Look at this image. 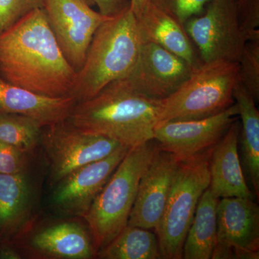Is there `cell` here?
Returning <instances> with one entry per match:
<instances>
[{
	"mask_svg": "<svg viewBox=\"0 0 259 259\" xmlns=\"http://www.w3.org/2000/svg\"><path fill=\"white\" fill-rule=\"evenodd\" d=\"M151 0H131V8L136 18H139Z\"/></svg>",
	"mask_w": 259,
	"mask_h": 259,
	"instance_id": "cell-30",
	"label": "cell"
},
{
	"mask_svg": "<svg viewBox=\"0 0 259 259\" xmlns=\"http://www.w3.org/2000/svg\"><path fill=\"white\" fill-rule=\"evenodd\" d=\"M157 148L154 140L130 148L83 214L93 238L95 253L108 244L127 226L140 180Z\"/></svg>",
	"mask_w": 259,
	"mask_h": 259,
	"instance_id": "cell-4",
	"label": "cell"
},
{
	"mask_svg": "<svg viewBox=\"0 0 259 259\" xmlns=\"http://www.w3.org/2000/svg\"><path fill=\"white\" fill-rule=\"evenodd\" d=\"M212 150L193 159L181 161L161 221L155 230L161 258L181 259L183 256L187 232L199 199L210 182Z\"/></svg>",
	"mask_w": 259,
	"mask_h": 259,
	"instance_id": "cell-6",
	"label": "cell"
},
{
	"mask_svg": "<svg viewBox=\"0 0 259 259\" xmlns=\"http://www.w3.org/2000/svg\"><path fill=\"white\" fill-rule=\"evenodd\" d=\"M44 8V0H0V34L33 10Z\"/></svg>",
	"mask_w": 259,
	"mask_h": 259,
	"instance_id": "cell-26",
	"label": "cell"
},
{
	"mask_svg": "<svg viewBox=\"0 0 259 259\" xmlns=\"http://www.w3.org/2000/svg\"><path fill=\"white\" fill-rule=\"evenodd\" d=\"M44 9L65 58L77 72L97 28L110 18L79 0H44Z\"/></svg>",
	"mask_w": 259,
	"mask_h": 259,
	"instance_id": "cell-10",
	"label": "cell"
},
{
	"mask_svg": "<svg viewBox=\"0 0 259 259\" xmlns=\"http://www.w3.org/2000/svg\"><path fill=\"white\" fill-rule=\"evenodd\" d=\"M151 2L185 25L191 18L202 15L211 0H151Z\"/></svg>",
	"mask_w": 259,
	"mask_h": 259,
	"instance_id": "cell-25",
	"label": "cell"
},
{
	"mask_svg": "<svg viewBox=\"0 0 259 259\" xmlns=\"http://www.w3.org/2000/svg\"><path fill=\"white\" fill-rule=\"evenodd\" d=\"M97 254L105 259L161 258L156 233L128 225Z\"/></svg>",
	"mask_w": 259,
	"mask_h": 259,
	"instance_id": "cell-22",
	"label": "cell"
},
{
	"mask_svg": "<svg viewBox=\"0 0 259 259\" xmlns=\"http://www.w3.org/2000/svg\"><path fill=\"white\" fill-rule=\"evenodd\" d=\"M240 131L241 123L237 119L211 152L208 188L218 199L241 197L254 199L245 180L239 158Z\"/></svg>",
	"mask_w": 259,
	"mask_h": 259,
	"instance_id": "cell-15",
	"label": "cell"
},
{
	"mask_svg": "<svg viewBox=\"0 0 259 259\" xmlns=\"http://www.w3.org/2000/svg\"><path fill=\"white\" fill-rule=\"evenodd\" d=\"M129 149L121 146L110 156L80 167L63 179L53 195L54 206L66 214L83 217Z\"/></svg>",
	"mask_w": 259,
	"mask_h": 259,
	"instance_id": "cell-14",
	"label": "cell"
},
{
	"mask_svg": "<svg viewBox=\"0 0 259 259\" xmlns=\"http://www.w3.org/2000/svg\"><path fill=\"white\" fill-rule=\"evenodd\" d=\"M239 64V80L255 102L259 100V40L245 44Z\"/></svg>",
	"mask_w": 259,
	"mask_h": 259,
	"instance_id": "cell-24",
	"label": "cell"
},
{
	"mask_svg": "<svg viewBox=\"0 0 259 259\" xmlns=\"http://www.w3.org/2000/svg\"><path fill=\"white\" fill-rule=\"evenodd\" d=\"M238 79V62H202L179 90L161 100L158 122L197 120L224 111L235 104Z\"/></svg>",
	"mask_w": 259,
	"mask_h": 259,
	"instance_id": "cell-5",
	"label": "cell"
},
{
	"mask_svg": "<svg viewBox=\"0 0 259 259\" xmlns=\"http://www.w3.org/2000/svg\"><path fill=\"white\" fill-rule=\"evenodd\" d=\"M74 97H50L7 82L0 77V113L28 117L41 127H51L68 120L75 105Z\"/></svg>",
	"mask_w": 259,
	"mask_h": 259,
	"instance_id": "cell-16",
	"label": "cell"
},
{
	"mask_svg": "<svg viewBox=\"0 0 259 259\" xmlns=\"http://www.w3.org/2000/svg\"><path fill=\"white\" fill-rule=\"evenodd\" d=\"M238 116L235 102L224 111L205 118L158 122L154 141L160 149L172 153L180 161H189L210 151Z\"/></svg>",
	"mask_w": 259,
	"mask_h": 259,
	"instance_id": "cell-9",
	"label": "cell"
},
{
	"mask_svg": "<svg viewBox=\"0 0 259 259\" xmlns=\"http://www.w3.org/2000/svg\"><path fill=\"white\" fill-rule=\"evenodd\" d=\"M26 153L0 141V174L20 175L24 174L26 164Z\"/></svg>",
	"mask_w": 259,
	"mask_h": 259,
	"instance_id": "cell-28",
	"label": "cell"
},
{
	"mask_svg": "<svg viewBox=\"0 0 259 259\" xmlns=\"http://www.w3.org/2000/svg\"><path fill=\"white\" fill-rule=\"evenodd\" d=\"M161 101L117 80L93 98L77 102L67 121L82 132L105 136L132 148L154 140Z\"/></svg>",
	"mask_w": 259,
	"mask_h": 259,
	"instance_id": "cell-2",
	"label": "cell"
},
{
	"mask_svg": "<svg viewBox=\"0 0 259 259\" xmlns=\"http://www.w3.org/2000/svg\"><path fill=\"white\" fill-rule=\"evenodd\" d=\"M233 97L241 118V142L243 160L248 180L257 198L259 195V112L256 102L238 81L235 85Z\"/></svg>",
	"mask_w": 259,
	"mask_h": 259,
	"instance_id": "cell-19",
	"label": "cell"
},
{
	"mask_svg": "<svg viewBox=\"0 0 259 259\" xmlns=\"http://www.w3.org/2000/svg\"><path fill=\"white\" fill-rule=\"evenodd\" d=\"M99 13L107 18H113L123 13L131 6V0H93Z\"/></svg>",
	"mask_w": 259,
	"mask_h": 259,
	"instance_id": "cell-29",
	"label": "cell"
},
{
	"mask_svg": "<svg viewBox=\"0 0 259 259\" xmlns=\"http://www.w3.org/2000/svg\"><path fill=\"white\" fill-rule=\"evenodd\" d=\"M86 231L74 223H62L45 228L32 238L34 249L53 258L86 259L95 253Z\"/></svg>",
	"mask_w": 259,
	"mask_h": 259,
	"instance_id": "cell-18",
	"label": "cell"
},
{
	"mask_svg": "<svg viewBox=\"0 0 259 259\" xmlns=\"http://www.w3.org/2000/svg\"><path fill=\"white\" fill-rule=\"evenodd\" d=\"M237 16L247 42L259 40V0H236Z\"/></svg>",
	"mask_w": 259,
	"mask_h": 259,
	"instance_id": "cell-27",
	"label": "cell"
},
{
	"mask_svg": "<svg viewBox=\"0 0 259 259\" xmlns=\"http://www.w3.org/2000/svg\"><path fill=\"white\" fill-rule=\"evenodd\" d=\"M181 161L172 153L158 147L152 161L140 180L137 195L127 225L156 230Z\"/></svg>",
	"mask_w": 259,
	"mask_h": 259,
	"instance_id": "cell-13",
	"label": "cell"
},
{
	"mask_svg": "<svg viewBox=\"0 0 259 259\" xmlns=\"http://www.w3.org/2000/svg\"><path fill=\"white\" fill-rule=\"evenodd\" d=\"M138 19L144 41L153 42L187 61L194 69L202 64L185 25L150 2Z\"/></svg>",
	"mask_w": 259,
	"mask_h": 259,
	"instance_id": "cell-17",
	"label": "cell"
},
{
	"mask_svg": "<svg viewBox=\"0 0 259 259\" xmlns=\"http://www.w3.org/2000/svg\"><path fill=\"white\" fill-rule=\"evenodd\" d=\"M42 127L35 120L16 114L0 113V141L25 153L32 152L40 139Z\"/></svg>",
	"mask_w": 259,
	"mask_h": 259,
	"instance_id": "cell-23",
	"label": "cell"
},
{
	"mask_svg": "<svg viewBox=\"0 0 259 259\" xmlns=\"http://www.w3.org/2000/svg\"><path fill=\"white\" fill-rule=\"evenodd\" d=\"M76 71L66 60L44 9L25 15L0 34V77L47 96H71Z\"/></svg>",
	"mask_w": 259,
	"mask_h": 259,
	"instance_id": "cell-1",
	"label": "cell"
},
{
	"mask_svg": "<svg viewBox=\"0 0 259 259\" xmlns=\"http://www.w3.org/2000/svg\"><path fill=\"white\" fill-rule=\"evenodd\" d=\"M259 258V207L252 199H220L212 259Z\"/></svg>",
	"mask_w": 259,
	"mask_h": 259,
	"instance_id": "cell-11",
	"label": "cell"
},
{
	"mask_svg": "<svg viewBox=\"0 0 259 259\" xmlns=\"http://www.w3.org/2000/svg\"><path fill=\"white\" fill-rule=\"evenodd\" d=\"M194 70L178 56L157 44L144 41L134 67L119 80L136 93L162 100L179 90Z\"/></svg>",
	"mask_w": 259,
	"mask_h": 259,
	"instance_id": "cell-12",
	"label": "cell"
},
{
	"mask_svg": "<svg viewBox=\"0 0 259 259\" xmlns=\"http://www.w3.org/2000/svg\"><path fill=\"white\" fill-rule=\"evenodd\" d=\"M220 199L209 188L201 196L183 247L185 259H210L217 242V208Z\"/></svg>",
	"mask_w": 259,
	"mask_h": 259,
	"instance_id": "cell-20",
	"label": "cell"
},
{
	"mask_svg": "<svg viewBox=\"0 0 259 259\" xmlns=\"http://www.w3.org/2000/svg\"><path fill=\"white\" fill-rule=\"evenodd\" d=\"M185 28L202 62H238L247 40L237 16L236 0H211L202 15L191 18Z\"/></svg>",
	"mask_w": 259,
	"mask_h": 259,
	"instance_id": "cell-7",
	"label": "cell"
},
{
	"mask_svg": "<svg viewBox=\"0 0 259 259\" xmlns=\"http://www.w3.org/2000/svg\"><path fill=\"white\" fill-rule=\"evenodd\" d=\"M30 190L24 174H0V232L18 229L28 215Z\"/></svg>",
	"mask_w": 259,
	"mask_h": 259,
	"instance_id": "cell-21",
	"label": "cell"
},
{
	"mask_svg": "<svg viewBox=\"0 0 259 259\" xmlns=\"http://www.w3.org/2000/svg\"><path fill=\"white\" fill-rule=\"evenodd\" d=\"M143 42L138 19L131 8L105 20L95 32L82 67L76 72L71 96L77 102L90 100L127 76Z\"/></svg>",
	"mask_w": 259,
	"mask_h": 259,
	"instance_id": "cell-3",
	"label": "cell"
},
{
	"mask_svg": "<svg viewBox=\"0 0 259 259\" xmlns=\"http://www.w3.org/2000/svg\"><path fill=\"white\" fill-rule=\"evenodd\" d=\"M44 145L54 183H59L80 167L110 156L122 146L110 138L82 132L67 120L49 127Z\"/></svg>",
	"mask_w": 259,
	"mask_h": 259,
	"instance_id": "cell-8",
	"label": "cell"
},
{
	"mask_svg": "<svg viewBox=\"0 0 259 259\" xmlns=\"http://www.w3.org/2000/svg\"><path fill=\"white\" fill-rule=\"evenodd\" d=\"M79 1L82 2V3H85V4L88 5L89 6L92 7L95 5L94 3L93 0H79Z\"/></svg>",
	"mask_w": 259,
	"mask_h": 259,
	"instance_id": "cell-31",
	"label": "cell"
}]
</instances>
